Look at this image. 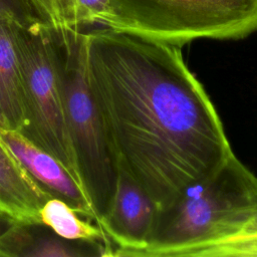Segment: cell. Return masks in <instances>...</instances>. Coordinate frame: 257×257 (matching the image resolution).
I'll list each match as a JSON object with an SVG mask.
<instances>
[{"label":"cell","instance_id":"1","mask_svg":"<svg viewBox=\"0 0 257 257\" xmlns=\"http://www.w3.org/2000/svg\"><path fill=\"white\" fill-rule=\"evenodd\" d=\"M86 70L118 168L159 207L233 154L181 47L94 28L86 31Z\"/></svg>","mask_w":257,"mask_h":257},{"label":"cell","instance_id":"2","mask_svg":"<svg viewBox=\"0 0 257 257\" xmlns=\"http://www.w3.org/2000/svg\"><path fill=\"white\" fill-rule=\"evenodd\" d=\"M257 211V176L233 153L216 171L158 207L147 247L137 257L192 256L237 234Z\"/></svg>","mask_w":257,"mask_h":257},{"label":"cell","instance_id":"3","mask_svg":"<svg viewBox=\"0 0 257 257\" xmlns=\"http://www.w3.org/2000/svg\"><path fill=\"white\" fill-rule=\"evenodd\" d=\"M58 60L70 140L98 225L114 196L118 164L88 82L86 31L59 28Z\"/></svg>","mask_w":257,"mask_h":257},{"label":"cell","instance_id":"4","mask_svg":"<svg viewBox=\"0 0 257 257\" xmlns=\"http://www.w3.org/2000/svg\"><path fill=\"white\" fill-rule=\"evenodd\" d=\"M107 28L183 47L257 31V0H110Z\"/></svg>","mask_w":257,"mask_h":257},{"label":"cell","instance_id":"5","mask_svg":"<svg viewBox=\"0 0 257 257\" xmlns=\"http://www.w3.org/2000/svg\"><path fill=\"white\" fill-rule=\"evenodd\" d=\"M58 37L59 28L39 21L18 26L16 42L26 115L22 134L58 159L84 190L67 125Z\"/></svg>","mask_w":257,"mask_h":257},{"label":"cell","instance_id":"6","mask_svg":"<svg viewBox=\"0 0 257 257\" xmlns=\"http://www.w3.org/2000/svg\"><path fill=\"white\" fill-rule=\"evenodd\" d=\"M158 205L120 168L111 205L99 221L110 256H138L144 250L155 223Z\"/></svg>","mask_w":257,"mask_h":257},{"label":"cell","instance_id":"7","mask_svg":"<svg viewBox=\"0 0 257 257\" xmlns=\"http://www.w3.org/2000/svg\"><path fill=\"white\" fill-rule=\"evenodd\" d=\"M0 139L42 190L66 202L81 216L96 223L88 196L58 159L21 132L0 127Z\"/></svg>","mask_w":257,"mask_h":257},{"label":"cell","instance_id":"8","mask_svg":"<svg viewBox=\"0 0 257 257\" xmlns=\"http://www.w3.org/2000/svg\"><path fill=\"white\" fill-rule=\"evenodd\" d=\"M43 224L17 222L0 238V256L25 257H81L105 256L102 243L67 240Z\"/></svg>","mask_w":257,"mask_h":257},{"label":"cell","instance_id":"9","mask_svg":"<svg viewBox=\"0 0 257 257\" xmlns=\"http://www.w3.org/2000/svg\"><path fill=\"white\" fill-rule=\"evenodd\" d=\"M19 24L9 16H0V127L22 133L26 115L16 42Z\"/></svg>","mask_w":257,"mask_h":257},{"label":"cell","instance_id":"10","mask_svg":"<svg viewBox=\"0 0 257 257\" xmlns=\"http://www.w3.org/2000/svg\"><path fill=\"white\" fill-rule=\"evenodd\" d=\"M49 198L0 139V205L4 211L19 222L41 224L39 210Z\"/></svg>","mask_w":257,"mask_h":257},{"label":"cell","instance_id":"11","mask_svg":"<svg viewBox=\"0 0 257 257\" xmlns=\"http://www.w3.org/2000/svg\"><path fill=\"white\" fill-rule=\"evenodd\" d=\"M39 22L58 28L89 31L107 28L110 0H28Z\"/></svg>","mask_w":257,"mask_h":257},{"label":"cell","instance_id":"12","mask_svg":"<svg viewBox=\"0 0 257 257\" xmlns=\"http://www.w3.org/2000/svg\"><path fill=\"white\" fill-rule=\"evenodd\" d=\"M80 216L66 202L54 197L49 198L39 210L40 223L58 236L72 241L102 243L106 247L105 256H109L110 245L101 228Z\"/></svg>","mask_w":257,"mask_h":257},{"label":"cell","instance_id":"13","mask_svg":"<svg viewBox=\"0 0 257 257\" xmlns=\"http://www.w3.org/2000/svg\"><path fill=\"white\" fill-rule=\"evenodd\" d=\"M0 16H9L24 26L38 22L28 0H0Z\"/></svg>","mask_w":257,"mask_h":257},{"label":"cell","instance_id":"14","mask_svg":"<svg viewBox=\"0 0 257 257\" xmlns=\"http://www.w3.org/2000/svg\"><path fill=\"white\" fill-rule=\"evenodd\" d=\"M253 236H257V211L248 219V221L242 226L239 232L232 237H253Z\"/></svg>","mask_w":257,"mask_h":257},{"label":"cell","instance_id":"15","mask_svg":"<svg viewBox=\"0 0 257 257\" xmlns=\"http://www.w3.org/2000/svg\"><path fill=\"white\" fill-rule=\"evenodd\" d=\"M17 222L15 218L7 214L6 212L0 211V238L7 232L9 231Z\"/></svg>","mask_w":257,"mask_h":257},{"label":"cell","instance_id":"16","mask_svg":"<svg viewBox=\"0 0 257 257\" xmlns=\"http://www.w3.org/2000/svg\"><path fill=\"white\" fill-rule=\"evenodd\" d=\"M0 211H3V212H5V211H4V209L2 208V206H1V205H0ZM7 214H8V213H7Z\"/></svg>","mask_w":257,"mask_h":257}]
</instances>
